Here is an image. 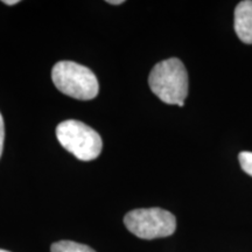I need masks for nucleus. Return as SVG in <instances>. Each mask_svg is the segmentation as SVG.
<instances>
[{
  "label": "nucleus",
  "mask_w": 252,
  "mask_h": 252,
  "mask_svg": "<svg viewBox=\"0 0 252 252\" xmlns=\"http://www.w3.org/2000/svg\"><path fill=\"white\" fill-rule=\"evenodd\" d=\"M152 93L163 103L185 105L188 94V74L184 63L172 58L157 63L149 76Z\"/></svg>",
  "instance_id": "nucleus-1"
},
{
  "label": "nucleus",
  "mask_w": 252,
  "mask_h": 252,
  "mask_svg": "<svg viewBox=\"0 0 252 252\" xmlns=\"http://www.w3.org/2000/svg\"><path fill=\"white\" fill-rule=\"evenodd\" d=\"M52 80L62 94L80 100L94 99L99 93L96 75L86 65L60 61L53 67Z\"/></svg>",
  "instance_id": "nucleus-2"
},
{
  "label": "nucleus",
  "mask_w": 252,
  "mask_h": 252,
  "mask_svg": "<svg viewBox=\"0 0 252 252\" xmlns=\"http://www.w3.org/2000/svg\"><path fill=\"white\" fill-rule=\"evenodd\" d=\"M56 137L63 149L82 161H91L99 157L103 141L94 128L80 121H64L56 127Z\"/></svg>",
  "instance_id": "nucleus-3"
},
{
  "label": "nucleus",
  "mask_w": 252,
  "mask_h": 252,
  "mask_svg": "<svg viewBox=\"0 0 252 252\" xmlns=\"http://www.w3.org/2000/svg\"><path fill=\"white\" fill-rule=\"evenodd\" d=\"M124 224L130 232L141 239H156L172 236L176 230V219L161 208L134 209L124 217Z\"/></svg>",
  "instance_id": "nucleus-4"
},
{
  "label": "nucleus",
  "mask_w": 252,
  "mask_h": 252,
  "mask_svg": "<svg viewBox=\"0 0 252 252\" xmlns=\"http://www.w3.org/2000/svg\"><path fill=\"white\" fill-rule=\"evenodd\" d=\"M235 31L242 42L252 45V0H244L236 6Z\"/></svg>",
  "instance_id": "nucleus-5"
},
{
  "label": "nucleus",
  "mask_w": 252,
  "mask_h": 252,
  "mask_svg": "<svg viewBox=\"0 0 252 252\" xmlns=\"http://www.w3.org/2000/svg\"><path fill=\"white\" fill-rule=\"evenodd\" d=\"M50 252H96L86 244L76 243L72 241L56 242L50 248Z\"/></svg>",
  "instance_id": "nucleus-6"
},
{
  "label": "nucleus",
  "mask_w": 252,
  "mask_h": 252,
  "mask_svg": "<svg viewBox=\"0 0 252 252\" xmlns=\"http://www.w3.org/2000/svg\"><path fill=\"white\" fill-rule=\"evenodd\" d=\"M239 163L242 169L252 176V152H241L239 153Z\"/></svg>",
  "instance_id": "nucleus-7"
},
{
  "label": "nucleus",
  "mask_w": 252,
  "mask_h": 252,
  "mask_svg": "<svg viewBox=\"0 0 252 252\" xmlns=\"http://www.w3.org/2000/svg\"><path fill=\"white\" fill-rule=\"evenodd\" d=\"M4 141H5V124H4V119H2L1 113H0V157H1L2 150H4Z\"/></svg>",
  "instance_id": "nucleus-8"
},
{
  "label": "nucleus",
  "mask_w": 252,
  "mask_h": 252,
  "mask_svg": "<svg viewBox=\"0 0 252 252\" xmlns=\"http://www.w3.org/2000/svg\"><path fill=\"white\" fill-rule=\"evenodd\" d=\"M106 2L110 5H122L124 4V0H108Z\"/></svg>",
  "instance_id": "nucleus-9"
},
{
  "label": "nucleus",
  "mask_w": 252,
  "mask_h": 252,
  "mask_svg": "<svg viewBox=\"0 0 252 252\" xmlns=\"http://www.w3.org/2000/svg\"><path fill=\"white\" fill-rule=\"evenodd\" d=\"M5 5H8V6H13V5H17L19 4V0H4Z\"/></svg>",
  "instance_id": "nucleus-10"
},
{
  "label": "nucleus",
  "mask_w": 252,
  "mask_h": 252,
  "mask_svg": "<svg viewBox=\"0 0 252 252\" xmlns=\"http://www.w3.org/2000/svg\"><path fill=\"white\" fill-rule=\"evenodd\" d=\"M0 252H9V251H6V250H2V249H0Z\"/></svg>",
  "instance_id": "nucleus-11"
}]
</instances>
